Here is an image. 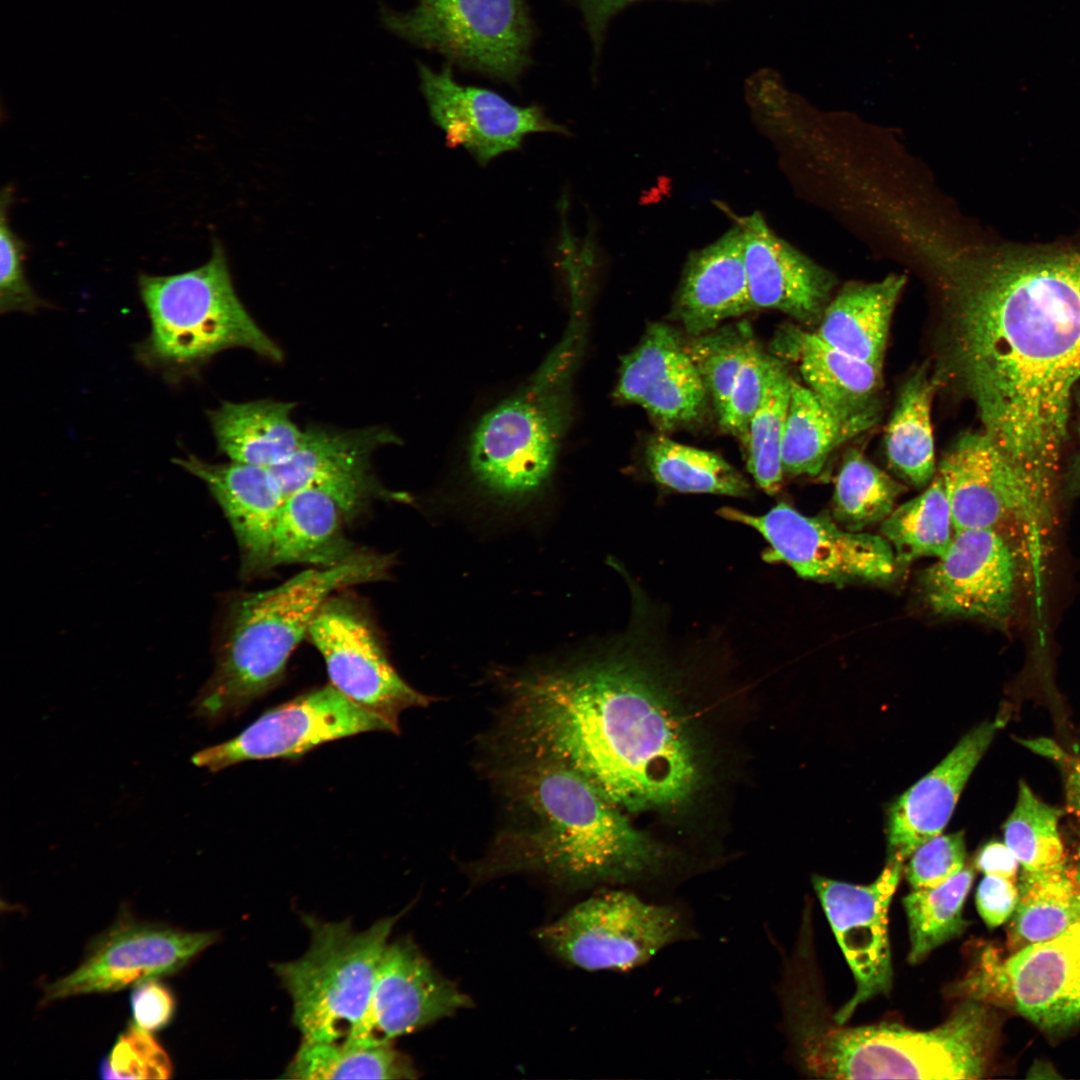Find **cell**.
Here are the masks:
<instances>
[{
    "instance_id": "obj_1",
    "label": "cell",
    "mask_w": 1080,
    "mask_h": 1080,
    "mask_svg": "<svg viewBox=\"0 0 1080 1080\" xmlns=\"http://www.w3.org/2000/svg\"><path fill=\"white\" fill-rule=\"evenodd\" d=\"M948 264L944 368L983 431L1054 481L1080 380V249L994 248Z\"/></svg>"
},
{
    "instance_id": "obj_2",
    "label": "cell",
    "mask_w": 1080,
    "mask_h": 1080,
    "mask_svg": "<svg viewBox=\"0 0 1080 1080\" xmlns=\"http://www.w3.org/2000/svg\"><path fill=\"white\" fill-rule=\"evenodd\" d=\"M648 664L622 649L512 677L494 754L561 762L621 809L685 804L702 779L700 753Z\"/></svg>"
},
{
    "instance_id": "obj_3",
    "label": "cell",
    "mask_w": 1080,
    "mask_h": 1080,
    "mask_svg": "<svg viewBox=\"0 0 1080 1080\" xmlns=\"http://www.w3.org/2000/svg\"><path fill=\"white\" fill-rule=\"evenodd\" d=\"M495 757L502 820L474 880L527 872L578 890L663 874L662 848L584 776L548 758Z\"/></svg>"
},
{
    "instance_id": "obj_4",
    "label": "cell",
    "mask_w": 1080,
    "mask_h": 1080,
    "mask_svg": "<svg viewBox=\"0 0 1080 1080\" xmlns=\"http://www.w3.org/2000/svg\"><path fill=\"white\" fill-rule=\"evenodd\" d=\"M810 958L786 961L778 986L793 1061L825 1079H978L988 1070L996 1027L983 1002L965 999L939 1026H845L824 1012Z\"/></svg>"
},
{
    "instance_id": "obj_5",
    "label": "cell",
    "mask_w": 1080,
    "mask_h": 1080,
    "mask_svg": "<svg viewBox=\"0 0 1080 1080\" xmlns=\"http://www.w3.org/2000/svg\"><path fill=\"white\" fill-rule=\"evenodd\" d=\"M389 561L355 553L333 566L302 571L233 606L216 670L193 702L200 719L216 724L238 716L281 680L288 659L332 593L386 575Z\"/></svg>"
},
{
    "instance_id": "obj_6",
    "label": "cell",
    "mask_w": 1080,
    "mask_h": 1080,
    "mask_svg": "<svg viewBox=\"0 0 1080 1080\" xmlns=\"http://www.w3.org/2000/svg\"><path fill=\"white\" fill-rule=\"evenodd\" d=\"M138 287L151 327L136 346V358L168 381L193 375L213 356L232 348L282 361V350L237 296L218 240L204 265L167 276L140 274Z\"/></svg>"
},
{
    "instance_id": "obj_7",
    "label": "cell",
    "mask_w": 1080,
    "mask_h": 1080,
    "mask_svg": "<svg viewBox=\"0 0 1080 1080\" xmlns=\"http://www.w3.org/2000/svg\"><path fill=\"white\" fill-rule=\"evenodd\" d=\"M400 915L357 931L349 920L326 922L305 916L306 952L280 963L276 973L292 1001L302 1038L346 1039L363 1020L377 967Z\"/></svg>"
},
{
    "instance_id": "obj_8",
    "label": "cell",
    "mask_w": 1080,
    "mask_h": 1080,
    "mask_svg": "<svg viewBox=\"0 0 1080 1080\" xmlns=\"http://www.w3.org/2000/svg\"><path fill=\"white\" fill-rule=\"evenodd\" d=\"M537 936L575 967L630 971L697 933L684 906L649 901L629 889H611L578 903Z\"/></svg>"
},
{
    "instance_id": "obj_9",
    "label": "cell",
    "mask_w": 1080,
    "mask_h": 1080,
    "mask_svg": "<svg viewBox=\"0 0 1080 1080\" xmlns=\"http://www.w3.org/2000/svg\"><path fill=\"white\" fill-rule=\"evenodd\" d=\"M384 16L392 32L450 65L510 85L531 64L534 25L526 0H418Z\"/></svg>"
},
{
    "instance_id": "obj_10",
    "label": "cell",
    "mask_w": 1080,
    "mask_h": 1080,
    "mask_svg": "<svg viewBox=\"0 0 1080 1080\" xmlns=\"http://www.w3.org/2000/svg\"><path fill=\"white\" fill-rule=\"evenodd\" d=\"M938 473L955 531L1013 523L1034 540L1047 530L1054 483L1014 460L984 431L960 435Z\"/></svg>"
},
{
    "instance_id": "obj_11",
    "label": "cell",
    "mask_w": 1080,
    "mask_h": 1080,
    "mask_svg": "<svg viewBox=\"0 0 1080 1080\" xmlns=\"http://www.w3.org/2000/svg\"><path fill=\"white\" fill-rule=\"evenodd\" d=\"M719 515L758 531L769 543L768 562H783L800 577L832 584L882 582L897 561L883 536L840 528L824 515L805 516L785 502L763 515L723 507Z\"/></svg>"
},
{
    "instance_id": "obj_12",
    "label": "cell",
    "mask_w": 1080,
    "mask_h": 1080,
    "mask_svg": "<svg viewBox=\"0 0 1080 1080\" xmlns=\"http://www.w3.org/2000/svg\"><path fill=\"white\" fill-rule=\"evenodd\" d=\"M561 412L546 392H526L488 411L469 444L473 478L490 495L520 500L535 494L554 465Z\"/></svg>"
},
{
    "instance_id": "obj_13",
    "label": "cell",
    "mask_w": 1080,
    "mask_h": 1080,
    "mask_svg": "<svg viewBox=\"0 0 1080 1080\" xmlns=\"http://www.w3.org/2000/svg\"><path fill=\"white\" fill-rule=\"evenodd\" d=\"M370 731L399 733L327 684L271 708L236 737L197 752L192 762L218 772L249 760L297 759L326 742Z\"/></svg>"
},
{
    "instance_id": "obj_14",
    "label": "cell",
    "mask_w": 1080,
    "mask_h": 1080,
    "mask_svg": "<svg viewBox=\"0 0 1080 1080\" xmlns=\"http://www.w3.org/2000/svg\"><path fill=\"white\" fill-rule=\"evenodd\" d=\"M308 636L325 662L330 684L397 730L402 712L432 701L398 674L368 620L351 602L330 597Z\"/></svg>"
},
{
    "instance_id": "obj_15",
    "label": "cell",
    "mask_w": 1080,
    "mask_h": 1080,
    "mask_svg": "<svg viewBox=\"0 0 1080 1080\" xmlns=\"http://www.w3.org/2000/svg\"><path fill=\"white\" fill-rule=\"evenodd\" d=\"M215 932H186L124 918L90 946L83 962L44 989L42 1002L123 989L174 974L212 945Z\"/></svg>"
},
{
    "instance_id": "obj_16",
    "label": "cell",
    "mask_w": 1080,
    "mask_h": 1080,
    "mask_svg": "<svg viewBox=\"0 0 1080 1080\" xmlns=\"http://www.w3.org/2000/svg\"><path fill=\"white\" fill-rule=\"evenodd\" d=\"M903 870V860L888 862L869 885H854L814 875L812 883L843 955L856 989L833 1019L845 1024L863 1003L892 986L888 910Z\"/></svg>"
},
{
    "instance_id": "obj_17",
    "label": "cell",
    "mask_w": 1080,
    "mask_h": 1080,
    "mask_svg": "<svg viewBox=\"0 0 1080 1080\" xmlns=\"http://www.w3.org/2000/svg\"><path fill=\"white\" fill-rule=\"evenodd\" d=\"M418 72L430 115L447 144L463 146L482 166L519 149L528 134H569L538 105L518 106L491 90L460 84L449 63L440 70L420 63Z\"/></svg>"
},
{
    "instance_id": "obj_18",
    "label": "cell",
    "mask_w": 1080,
    "mask_h": 1080,
    "mask_svg": "<svg viewBox=\"0 0 1080 1080\" xmlns=\"http://www.w3.org/2000/svg\"><path fill=\"white\" fill-rule=\"evenodd\" d=\"M1018 561L997 529L955 531L943 556L923 575L929 607L944 616L1005 623L1012 614Z\"/></svg>"
},
{
    "instance_id": "obj_19",
    "label": "cell",
    "mask_w": 1080,
    "mask_h": 1080,
    "mask_svg": "<svg viewBox=\"0 0 1080 1080\" xmlns=\"http://www.w3.org/2000/svg\"><path fill=\"white\" fill-rule=\"evenodd\" d=\"M471 999L439 974L409 939L388 942L379 960L366 1014L345 1041L377 1046L417 1031Z\"/></svg>"
},
{
    "instance_id": "obj_20",
    "label": "cell",
    "mask_w": 1080,
    "mask_h": 1080,
    "mask_svg": "<svg viewBox=\"0 0 1080 1080\" xmlns=\"http://www.w3.org/2000/svg\"><path fill=\"white\" fill-rule=\"evenodd\" d=\"M395 440L379 428L338 431L313 426L304 430L293 455L273 468L285 496L317 489L330 496L343 516H357L375 496H386L371 471L373 452Z\"/></svg>"
},
{
    "instance_id": "obj_21",
    "label": "cell",
    "mask_w": 1080,
    "mask_h": 1080,
    "mask_svg": "<svg viewBox=\"0 0 1080 1080\" xmlns=\"http://www.w3.org/2000/svg\"><path fill=\"white\" fill-rule=\"evenodd\" d=\"M616 397L640 405L662 430L695 421L707 390L679 334L651 325L621 364Z\"/></svg>"
},
{
    "instance_id": "obj_22",
    "label": "cell",
    "mask_w": 1080,
    "mask_h": 1080,
    "mask_svg": "<svg viewBox=\"0 0 1080 1080\" xmlns=\"http://www.w3.org/2000/svg\"><path fill=\"white\" fill-rule=\"evenodd\" d=\"M997 987L1000 999L1008 995L1043 1030H1064L1079 1022L1080 922L1000 962Z\"/></svg>"
},
{
    "instance_id": "obj_23",
    "label": "cell",
    "mask_w": 1080,
    "mask_h": 1080,
    "mask_svg": "<svg viewBox=\"0 0 1080 1080\" xmlns=\"http://www.w3.org/2000/svg\"><path fill=\"white\" fill-rule=\"evenodd\" d=\"M754 310L774 309L805 323H819L837 280L778 236L760 212L740 222Z\"/></svg>"
},
{
    "instance_id": "obj_24",
    "label": "cell",
    "mask_w": 1080,
    "mask_h": 1080,
    "mask_svg": "<svg viewBox=\"0 0 1080 1080\" xmlns=\"http://www.w3.org/2000/svg\"><path fill=\"white\" fill-rule=\"evenodd\" d=\"M174 463L200 479L218 502L240 547L243 569L270 568L273 532L286 498L273 470L235 461L210 463L193 455Z\"/></svg>"
},
{
    "instance_id": "obj_25",
    "label": "cell",
    "mask_w": 1080,
    "mask_h": 1080,
    "mask_svg": "<svg viewBox=\"0 0 1080 1080\" xmlns=\"http://www.w3.org/2000/svg\"><path fill=\"white\" fill-rule=\"evenodd\" d=\"M1002 725V719H996L971 730L940 764L891 806L889 858L904 861L924 842L941 834L964 785Z\"/></svg>"
},
{
    "instance_id": "obj_26",
    "label": "cell",
    "mask_w": 1080,
    "mask_h": 1080,
    "mask_svg": "<svg viewBox=\"0 0 1080 1080\" xmlns=\"http://www.w3.org/2000/svg\"><path fill=\"white\" fill-rule=\"evenodd\" d=\"M752 310L739 222L712 243L689 253L674 312L685 331L697 337Z\"/></svg>"
},
{
    "instance_id": "obj_27",
    "label": "cell",
    "mask_w": 1080,
    "mask_h": 1080,
    "mask_svg": "<svg viewBox=\"0 0 1080 1080\" xmlns=\"http://www.w3.org/2000/svg\"><path fill=\"white\" fill-rule=\"evenodd\" d=\"M788 350L806 386L837 418L849 439L868 430L880 412L881 369L854 358L813 332L791 331Z\"/></svg>"
},
{
    "instance_id": "obj_28",
    "label": "cell",
    "mask_w": 1080,
    "mask_h": 1080,
    "mask_svg": "<svg viewBox=\"0 0 1080 1080\" xmlns=\"http://www.w3.org/2000/svg\"><path fill=\"white\" fill-rule=\"evenodd\" d=\"M906 283L901 274L846 283L830 300L814 332L832 347L882 368L891 317Z\"/></svg>"
},
{
    "instance_id": "obj_29",
    "label": "cell",
    "mask_w": 1080,
    "mask_h": 1080,
    "mask_svg": "<svg viewBox=\"0 0 1080 1080\" xmlns=\"http://www.w3.org/2000/svg\"><path fill=\"white\" fill-rule=\"evenodd\" d=\"M294 407L269 399L223 402L209 412L218 449L230 461L271 469L283 464L304 433L292 419Z\"/></svg>"
},
{
    "instance_id": "obj_30",
    "label": "cell",
    "mask_w": 1080,
    "mask_h": 1080,
    "mask_svg": "<svg viewBox=\"0 0 1080 1080\" xmlns=\"http://www.w3.org/2000/svg\"><path fill=\"white\" fill-rule=\"evenodd\" d=\"M342 516L337 503L317 489L288 494L273 532L270 568L295 563L328 567L353 556L342 531Z\"/></svg>"
},
{
    "instance_id": "obj_31",
    "label": "cell",
    "mask_w": 1080,
    "mask_h": 1080,
    "mask_svg": "<svg viewBox=\"0 0 1080 1080\" xmlns=\"http://www.w3.org/2000/svg\"><path fill=\"white\" fill-rule=\"evenodd\" d=\"M936 381L922 367L904 383L889 420L886 455L892 469L916 487L928 485L935 476L931 404Z\"/></svg>"
},
{
    "instance_id": "obj_32",
    "label": "cell",
    "mask_w": 1080,
    "mask_h": 1080,
    "mask_svg": "<svg viewBox=\"0 0 1080 1080\" xmlns=\"http://www.w3.org/2000/svg\"><path fill=\"white\" fill-rule=\"evenodd\" d=\"M1018 891L1008 933L1012 951L1052 939L1080 922V888L1068 867L1021 872Z\"/></svg>"
},
{
    "instance_id": "obj_33",
    "label": "cell",
    "mask_w": 1080,
    "mask_h": 1080,
    "mask_svg": "<svg viewBox=\"0 0 1080 1080\" xmlns=\"http://www.w3.org/2000/svg\"><path fill=\"white\" fill-rule=\"evenodd\" d=\"M285 1076L294 1079H414L411 1060L392 1043L361 1046L302 1038Z\"/></svg>"
},
{
    "instance_id": "obj_34",
    "label": "cell",
    "mask_w": 1080,
    "mask_h": 1080,
    "mask_svg": "<svg viewBox=\"0 0 1080 1080\" xmlns=\"http://www.w3.org/2000/svg\"><path fill=\"white\" fill-rule=\"evenodd\" d=\"M880 530L892 546L897 564L925 556H943L953 541L955 529L940 474H935L920 495L893 509L881 522Z\"/></svg>"
},
{
    "instance_id": "obj_35",
    "label": "cell",
    "mask_w": 1080,
    "mask_h": 1080,
    "mask_svg": "<svg viewBox=\"0 0 1080 1080\" xmlns=\"http://www.w3.org/2000/svg\"><path fill=\"white\" fill-rule=\"evenodd\" d=\"M645 457L654 479L673 490L733 497L750 494L745 477L714 452L658 435L647 443Z\"/></svg>"
},
{
    "instance_id": "obj_36",
    "label": "cell",
    "mask_w": 1080,
    "mask_h": 1080,
    "mask_svg": "<svg viewBox=\"0 0 1080 1080\" xmlns=\"http://www.w3.org/2000/svg\"><path fill=\"white\" fill-rule=\"evenodd\" d=\"M848 439L840 422L816 395L792 379L781 449L783 472L818 475L833 450Z\"/></svg>"
},
{
    "instance_id": "obj_37",
    "label": "cell",
    "mask_w": 1080,
    "mask_h": 1080,
    "mask_svg": "<svg viewBox=\"0 0 1080 1080\" xmlns=\"http://www.w3.org/2000/svg\"><path fill=\"white\" fill-rule=\"evenodd\" d=\"M973 876L971 868H963L943 884L914 888L903 898L911 964L921 962L934 949L964 932L968 922L962 912Z\"/></svg>"
},
{
    "instance_id": "obj_38",
    "label": "cell",
    "mask_w": 1080,
    "mask_h": 1080,
    "mask_svg": "<svg viewBox=\"0 0 1080 1080\" xmlns=\"http://www.w3.org/2000/svg\"><path fill=\"white\" fill-rule=\"evenodd\" d=\"M1062 812L1040 800L1025 782L1018 786L1014 809L1004 823V842L1022 872L1045 873L1067 867L1059 831Z\"/></svg>"
},
{
    "instance_id": "obj_39",
    "label": "cell",
    "mask_w": 1080,
    "mask_h": 1080,
    "mask_svg": "<svg viewBox=\"0 0 1080 1080\" xmlns=\"http://www.w3.org/2000/svg\"><path fill=\"white\" fill-rule=\"evenodd\" d=\"M903 486L859 451L846 453L836 478L833 516L846 529L861 531L882 522L894 509Z\"/></svg>"
},
{
    "instance_id": "obj_40",
    "label": "cell",
    "mask_w": 1080,
    "mask_h": 1080,
    "mask_svg": "<svg viewBox=\"0 0 1080 1080\" xmlns=\"http://www.w3.org/2000/svg\"><path fill=\"white\" fill-rule=\"evenodd\" d=\"M792 377L774 361L763 399L753 415L748 433L747 467L757 485L768 494L782 483V440L789 406Z\"/></svg>"
},
{
    "instance_id": "obj_41",
    "label": "cell",
    "mask_w": 1080,
    "mask_h": 1080,
    "mask_svg": "<svg viewBox=\"0 0 1080 1080\" xmlns=\"http://www.w3.org/2000/svg\"><path fill=\"white\" fill-rule=\"evenodd\" d=\"M756 345L744 323L695 337L688 353L719 415L743 362Z\"/></svg>"
},
{
    "instance_id": "obj_42",
    "label": "cell",
    "mask_w": 1080,
    "mask_h": 1080,
    "mask_svg": "<svg viewBox=\"0 0 1080 1080\" xmlns=\"http://www.w3.org/2000/svg\"><path fill=\"white\" fill-rule=\"evenodd\" d=\"M171 1073L168 1054L136 1024L120 1034L100 1068L105 1079H167Z\"/></svg>"
},
{
    "instance_id": "obj_43",
    "label": "cell",
    "mask_w": 1080,
    "mask_h": 1080,
    "mask_svg": "<svg viewBox=\"0 0 1080 1080\" xmlns=\"http://www.w3.org/2000/svg\"><path fill=\"white\" fill-rule=\"evenodd\" d=\"M13 190L6 186L1 194L0 226V311L33 313L46 306L28 282L24 269L25 244L11 229L8 208Z\"/></svg>"
},
{
    "instance_id": "obj_44",
    "label": "cell",
    "mask_w": 1080,
    "mask_h": 1080,
    "mask_svg": "<svg viewBox=\"0 0 1080 1080\" xmlns=\"http://www.w3.org/2000/svg\"><path fill=\"white\" fill-rule=\"evenodd\" d=\"M774 361L756 344L743 362L726 404L718 415L722 430L737 437L745 446L751 419L763 399Z\"/></svg>"
},
{
    "instance_id": "obj_45",
    "label": "cell",
    "mask_w": 1080,
    "mask_h": 1080,
    "mask_svg": "<svg viewBox=\"0 0 1080 1080\" xmlns=\"http://www.w3.org/2000/svg\"><path fill=\"white\" fill-rule=\"evenodd\" d=\"M911 856L905 868L906 879L911 886H939L964 868V835L962 832L939 834L920 845Z\"/></svg>"
},
{
    "instance_id": "obj_46",
    "label": "cell",
    "mask_w": 1080,
    "mask_h": 1080,
    "mask_svg": "<svg viewBox=\"0 0 1080 1080\" xmlns=\"http://www.w3.org/2000/svg\"><path fill=\"white\" fill-rule=\"evenodd\" d=\"M130 1000L135 1024L146 1031L163 1028L173 1016L174 998L157 979L137 983Z\"/></svg>"
},
{
    "instance_id": "obj_47",
    "label": "cell",
    "mask_w": 1080,
    "mask_h": 1080,
    "mask_svg": "<svg viewBox=\"0 0 1080 1080\" xmlns=\"http://www.w3.org/2000/svg\"><path fill=\"white\" fill-rule=\"evenodd\" d=\"M1019 897L1015 881L986 875L976 893L977 910L990 928L1003 924L1015 911Z\"/></svg>"
},
{
    "instance_id": "obj_48",
    "label": "cell",
    "mask_w": 1080,
    "mask_h": 1080,
    "mask_svg": "<svg viewBox=\"0 0 1080 1080\" xmlns=\"http://www.w3.org/2000/svg\"><path fill=\"white\" fill-rule=\"evenodd\" d=\"M580 10L593 45L594 64L597 63L611 20L623 9L642 0H571ZM711 4L717 0H676Z\"/></svg>"
},
{
    "instance_id": "obj_49",
    "label": "cell",
    "mask_w": 1080,
    "mask_h": 1080,
    "mask_svg": "<svg viewBox=\"0 0 1080 1080\" xmlns=\"http://www.w3.org/2000/svg\"><path fill=\"white\" fill-rule=\"evenodd\" d=\"M976 867L985 875H995L1016 882L1019 862L1012 850L1004 843L991 841L978 852Z\"/></svg>"
},
{
    "instance_id": "obj_50",
    "label": "cell",
    "mask_w": 1080,
    "mask_h": 1080,
    "mask_svg": "<svg viewBox=\"0 0 1080 1080\" xmlns=\"http://www.w3.org/2000/svg\"><path fill=\"white\" fill-rule=\"evenodd\" d=\"M1077 404L1079 410L1077 423L1078 450L1065 475V488L1069 496H1080V397L1077 399Z\"/></svg>"
},
{
    "instance_id": "obj_51",
    "label": "cell",
    "mask_w": 1080,
    "mask_h": 1080,
    "mask_svg": "<svg viewBox=\"0 0 1080 1080\" xmlns=\"http://www.w3.org/2000/svg\"><path fill=\"white\" fill-rule=\"evenodd\" d=\"M1070 792H1072L1073 799L1077 802V807L1080 810V763H1078L1070 777ZM1079 861L1078 869L1075 873L1077 883L1080 888V847H1079Z\"/></svg>"
}]
</instances>
